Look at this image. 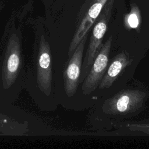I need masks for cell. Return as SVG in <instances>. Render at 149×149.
Listing matches in <instances>:
<instances>
[{
  "mask_svg": "<svg viewBox=\"0 0 149 149\" xmlns=\"http://www.w3.org/2000/svg\"><path fill=\"white\" fill-rule=\"evenodd\" d=\"M35 87L44 98L53 97L52 62L49 40L44 33H36L33 55Z\"/></svg>",
  "mask_w": 149,
  "mask_h": 149,
  "instance_id": "cell-1",
  "label": "cell"
},
{
  "mask_svg": "<svg viewBox=\"0 0 149 149\" xmlns=\"http://www.w3.org/2000/svg\"><path fill=\"white\" fill-rule=\"evenodd\" d=\"M23 62L21 40L17 34L13 33L7 42L1 70L3 88L10 89L16 84L21 77Z\"/></svg>",
  "mask_w": 149,
  "mask_h": 149,
  "instance_id": "cell-2",
  "label": "cell"
},
{
  "mask_svg": "<svg viewBox=\"0 0 149 149\" xmlns=\"http://www.w3.org/2000/svg\"><path fill=\"white\" fill-rule=\"evenodd\" d=\"M146 99V93L140 90H122L107 100L103 111L109 115H126L138 111Z\"/></svg>",
  "mask_w": 149,
  "mask_h": 149,
  "instance_id": "cell-3",
  "label": "cell"
},
{
  "mask_svg": "<svg viewBox=\"0 0 149 149\" xmlns=\"http://www.w3.org/2000/svg\"><path fill=\"white\" fill-rule=\"evenodd\" d=\"M87 34L77 46L64 68L63 80L64 90L68 97L73 96L76 93L80 84V77L84 49L87 42Z\"/></svg>",
  "mask_w": 149,
  "mask_h": 149,
  "instance_id": "cell-4",
  "label": "cell"
},
{
  "mask_svg": "<svg viewBox=\"0 0 149 149\" xmlns=\"http://www.w3.org/2000/svg\"><path fill=\"white\" fill-rule=\"evenodd\" d=\"M112 41L110 37L102 44L88 74L82 82L81 91L84 95L90 94L98 87L107 69Z\"/></svg>",
  "mask_w": 149,
  "mask_h": 149,
  "instance_id": "cell-5",
  "label": "cell"
},
{
  "mask_svg": "<svg viewBox=\"0 0 149 149\" xmlns=\"http://www.w3.org/2000/svg\"><path fill=\"white\" fill-rule=\"evenodd\" d=\"M130 62V58L126 52H121L117 54L107 69L98 88L100 89L109 88Z\"/></svg>",
  "mask_w": 149,
  "mask_h": 149,
  "instance_id": "cell-6",
  "label": "cell"
},
{
  "mask_svg": "<svg viewBox=\"0 0 149 149\" xmlns=\"http://www.w3.org/2000/svg\"><path fill=\"white\" fill-rule=\"evenodd\" d=\"M130 131L139 132L149 136V123H132L127 125Z\"/></svg>",
  "mask_w": 149,
  "mask_h": 149,
  "instance_id": "cell-7",
  "label": "cell"
},
{
  "mask_svg": "<svg viewBox=\"0 0 149 149\" xmlns=\"http://www.w3.org/2000/svg\"><path fill=\"white\" fill-rule=\"evenodd\" d=\"M128 23L130 27L136 28L139 25V20L135 14H131L128 17Z\"/></svg>",
  "mask_w": 149,
  "mask_h": 149,
  "instance_id": "cell-8",
  "label": "cell"
}]
</instances>
